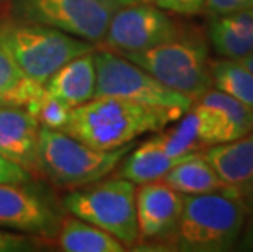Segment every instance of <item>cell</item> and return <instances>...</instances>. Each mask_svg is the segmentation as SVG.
Returning <instances> with one entry per match:
<instances>
[{"mask_svg":"<svg viewBox=\"0 0 253 252\" xmlns=\"http://www.w3.org/2000/svg\"><path fill=\"white\" fill-rule=\"evenodd\" d=\"M56 238L64 252H125L127 249L115 236L77 216L62 219Z\"/></svg>","mask_w":253,"mask_h":252,"instance_id":"obj_19","label":"cell"},{"mask_svg":"<svg viewBox=\"0 0 253 252\" xmlns=\"http://www.w3.org/2000/svg\"><path fill=\"white\" fill-rule=\"evenodd\" d=\"M44 92V85L28 77L0 48V105L26 106Z\"/></svg>","mask_w":253,"mask_h":252,"instance_id":"obj_20","label":"cell"},{"mask_svg":"<svg viewBox=\"0 0 253 252\" xmlns=\"http://www.w3.org/2000/svg\"><path fill=\"white\" fill-rule=\"evenodd\" d=\"M64 206L72 216L115 236L126 248L137 244L136 184L132 182L113 177L77 187L64 198Z\"/></svg>","mask_w":253,"mask_h":252,"instance_id":"obj_6","label":"cell"},{"mask_svg":"<svg viewBox=\"0 0 253 252\" xmlns=\"http://www.w3.org/2000/svg\"><path fill=\"white\" fill-rule=\"evenodd\" d=\"M190 110L199 141L206 148L244 138L253 128V110L217 89H209Z\"/></svg>","mask_w":253,"mask_h":252,"instance_id":"obj_11","label":"cell"},{"mask_svg":"<svg viewBox=\"0 0 253 252\" xmlns=\"http://www.w3.org/2000/svg\"><path fill=\"white\" fill-rule=\"evenodd\" d=\"M38 248V241L30 234L8 233L0 229V252H28Z\"/></svg>","mask_w":253,"mask_h":252,"instance_id":"obj_24","label":"cell"},{"mask_svg":"<svg viewBox=\"0 0 253 252\" xmlns=\"http://www.w3.org/2000/svg\"><path fill=\"white\" fill-rule=\"evenodd\" d=\"M25 108L36 118L42 128L57 131L64 130V126L67 125L72 113V106H69L62 100L56 99L54 95L47 94L46 90L35 101L26 105Z\"/></svg>","mask_w":253,"mask_h":252,"instance_id":"obj_23","label":"cell"},{"mask_svg":"<svg viewBox=\"0 0 253 252\" xmlns=\"http://www.w3.org/2000/svg\"><path fill=\"white\" fill-rule=\"evenodd\" d=\"M162 180L181 195L234 192L220 180V177L212 169V165L204 159L203 154H198L195 157H190L176 164L173 169L165 174Z\"/></svg>","mask_w":253,"mask_h":252,"instance_id":"obj_18","label":"cell"},{"mask_svg":"<svg viewBox=\"0 0 253 252\" xmlns=\"http://www.w3.org/2000/svg\"><path fill=\"white\" fill-rule=\"evenodd\" d=\"M183 35L181 26L169 12L150 2H141L113 12L100 43L118 54L147 51Z\"/></svg>","mask_w":253,"mask_h":252,"instance_id":"obj_9","label":"cell"},{"mask_svg":"<svg viewBox=\"0 0 253 252\" xmlns=\"http://www.w3.org/2000/svg\"><path fill=\"white\" fill-rule=\"evenodd\" d=\"M183 210V195L164 180H152L136 189L139 244H171Z\"/></svg>","mask_w":253,"mask_h":252,"instance_id":"obj_12","label":"cell"},{"mask_svg":"<svg viewBox=\"0 0 253 252\" xmlns=\"http://www.w3.org/2000/svg\"><path fill=\"white\" fill-rule=\"evenodd\" d=\"M250 135H253V128H252V131H250Z\"/></svg>","mask_w":253,"mask_h":252,"instance_id":"obj_32","label":"cell"},{"mask_svg":"<svg viewBox=\"0 0 253 252\" xmlns=\"http://www.w3.org/2000/svg\"><path fill=\"white\" fill-rule=\"evenodd\" d=\"M185 113L113 97L91 99L72 108L64 133L95 149L110 151L134 143L139 136L164 130Z\"/></svg>","mask_w":253,"mask_h":252,"instance_id":"obj_1","label":"cell"},{"mask_svg":"<svg viewBox=\"0 0 253 252\" xmlns=\"http://www.w3.org/2000/svg\"><path fill=\"white\" fill-rule=\"evenodd\" d=\"M95 85V59L93 51H90L64 64L44 84V90L75 108V106L87 103L93 99Z\"/></svg>","mask_w":253,"mask_h":252,"instance_id":"obj_15","label":"cell"},{"mask_svg":"<svg viewBox=\"0 0 253 252\" xmlns=\"http://www.w3.org/2000/svg\"><path fill=\"white\" fill-rule=\"evenodd\" d=\"M149 2L165 12L178 15H196L204 8V0H149Z\"/></svg>","mask_w":253,"mask_h":252,"instance_id":"obj_25","label":"cell"},{"mask_svg":"<svg viewBox=\"0 0 253 252\" xmlns=\"http://www.w3.org/2000/svg\"><path fill=\"white\" fill-rule=\"evenodd\" d=\"M132 149V143L101 151L69 136L67 133L40 131V170L61 189H77L105 179Z\"/></svg>","mask_w":253,"mask_h":252,"instance_id":"obj_4","label":"cell"},{"mask_svg":"<svg viewBox=\"0 0 253 252\" xmlns=\"http://www.w3.org/2000/svg\"><path fill=\"white\" fill-rule=\"evenodd\" d=\"M247 221L240 197L234 192L183 195L175 249L222 252L234 249Z\"/></svg>","mask_w":253,"mask_h":252,"instance_id":"obj_2","label":"cell"},{"mask_svg":"<svg viewBox=\"0 0 253 252\" xmlns=\"http://www.w3.org/2000/svg\"><path fill=\"white\" fill-rule=\"evenodd\" d=\"M239 197H240L242 203H244L247 214H250L252 219H253V185L247 187L245 190H242L239 194Z\"/></svg>","mask_w":253,"mask_h":252,"instance_id":"obj_28","label":"cell"},{"mask_svg":"<svg viewBox=\"0 0 253 252\" xmlns=\"http://www.w3.org/2000/svg\"><path fill=\"white\" fill-rule=\"evenodd\" d=\"M31 175L28 170L20 167L7 157L0 155V184H18V182H30Z\"/></svg>","mask_w":253,"mask_h":252,"instance_id":"obj_27","label":"cell"},{"mask_svg":"<svg viewBox=\"0 0 253 252\" xmlns=\"http://www.w3.org/2000/svg\"><path fill=\"white\" fill-rule=\"evenodd\" d=\"M101 5H106L113 10H118V8H123V7H127V5H134V3H141V2H149V0H95Z\"/></svg>","mask_w":253,"mask_h":252,"instance_id":"obj_29","label":"cell"},{"mask_svg":"<svg viewBox=\"0 0 253 252\" xmlns=\"http://www.w3.org/2000/svg\"><path fill=\"white\" fill-rule=\"evenodd\" d=\"M212 85L253 110V72L240 59L222 57L211 62Z\"/></svg>","mask_w":253,"mask_h":252,"instance_id":"obj_21","label":"cell"},{"mask_svg":"<svg viewBox=\"0 0 253 252\" xmlns=\"http://www.w3.org/2000/svg\"><path fill=\"white\" fill-rule=\"evenodd\" d=\"M61 221L51 202L28 182L0 184V228L56 238Z\"/></svg>","mask_w":253,"mask_h":252,"instance_id":"obj_10","label":"cell"},{"mask_svg":"<svg viewBox=\"0 0 253 252\" xmlns=\"http://www.w3.org/2000/svg\"><path fill=\"white\" fill-rule=\"evenodd\" d=\"M0 48L26 76L44 85L71 59L95 50L90 41L51 26L18 18H0Z\"/></svg>","mask_w":253,"mask_h":252,"instance_id":"obj_3","label":"cell"},{"mask_svg":"<svg viewBox=\"0 0 253 252\" xmlns=\"http://www.w3.org/2000/svg\"><path fill=\"white\" fill-rule=\"evenodd\" d=\"M96 85L93 99L113 97L136 103L188 111L191 99L165 87L147 71L110 50L93 51Z\"/></svg>","mask_w":253,"mask_h":252,"instance_id":"obj_7","label":"cell"},{"mask_svg":"<svg viewBox=\"0 0 253 252\" xmlns=\"http://www.w3.org/2000/svg\"><path fill=\"white\" fill-rule=\"evenodd\" d=\"M13 18L41 23L96 45L115 10L95 0H12Z\"/></svg>","mask_w":253,"mask_h":252,"instance_id":"obj_8","label":"cell"},{"mask_svg":"<svg viewBox=\"0 0 253 252\" xmlns=\"http://www.w3.org/2000/svg\"><path fill=\"white\" fill-rule=\"evenodd\" d=\"M41 125L25 106L0 105V155L31 175L40 170Z\"/></svg>","mask_w":253,"mask_h":252,"instance_id":"obj_13","label":"cell"},{"mask_svg":"<svg viewBox=\"0 0 253 252\" xmlns=\"http://www.w3.org/2000/svg\"><path fill=\"white\" fill-rule=\"evenodd\" d=\"M137 64L160 84L196 101L212 87L208 46L199 36H178L147 51L121 54Z\"/></svg>","mask_w":253,"mask_h":252,"instance_id":"obj_5","label":"cell"},{"mask_svg":"<svg viewBox=\"0 0 253 252\" xmlns=\"http://www.w3.org/2000/svg\"><path fill=\"white\" fill-rule=\"evenodd\" d=\"M208 36L217 54L244 59L253 54V8L209 18Z\"/></svg>","mask_w":253,"mask_h":252,"instance_id":"obj_16","label":"cell"},{"mask_svg":"<svg viewBox=\"0 0 253 252\" xmlns=\"http://www.w3.org/2000/svg\"><path fill=\"white\" fill-rule=\"evenodd\" d=\"M181 121L169 130H160L154 138H150L165 154L173 157H190L206 151V146L199 141L196 133V123L191 110L183 113Z\"/></svg>","mask_w":253,"mask_h":252,"instance_id":"obj_22","label":"cell"},{"mask_svg":"<svg viewBox=\"0 0 253 252\" xmlns=\"http://www.w3.org/2000/svg\"><path fill=\"white\" fill-rule=\"evenodd\" d=\"M244 246H247V248H253V219H252V226L249 229V233H247L245 239H244Z\"/></svg>","mask_w":253,"mask_h":252,"instance_id":"obj_30","label":"cell"},{"mask_svg":"<svg viewBox=\"0 0 253 252\" xmlns=\"http://www.w3.org/2000/svg\"><path fill=\"white\" fill-rule=\"evenodd\" d=\"M203 155L237 195L253 185V135L209 146Z\"/></svg>","mask_w":253,"mask_h":252,"instance_id":"obj_14","label":"cell"},{"mask_svg":"<svg viewBox=\"0 0 253 252\" xmlns=\"http://www.w3.org/2000/svg\"><path fill=\"white\" fill-rule=\"evenodd\" d=\"M240 61H242V62H244V64H245V66H247V67H249V69H250V71L253 72V54H252V56H247V57H244V59H240Z\"/></svg>","mask_w":253,"mask_h":252,"instance_id":"obj_31","label":"cell"},{"mask_svg":"<svg viewBox=\"0 0 253 252\" xmlns=\"http://www.w3.org/2000/svg\"><path fill=\"white\" fill-rule=\"evenodd\" d=\"M195 157V155H190ZM190 157H173L165 154L152 139H147L137 149H131L120 164H118V175L136 185L145 184L152 180H162L165 174L175 167L176 164Z\"/></svg>","mask_w":253,"mask_h":252,"instance_id":"obj_17","label":"cell"},{"mask_svg":"<svg viewBox=\"0 0 253 252\" xmlns=\"http://www.w3.org/2000/svg\"><path fill=\"white\" fill-rule=\"evenodd\" d=\"M253 8V0H204V8L211 15H227Z\"/></svg>","mask_w":253,"mask_h":252,"instance_id":"obj_26","label":"cell"}]
</instances>
